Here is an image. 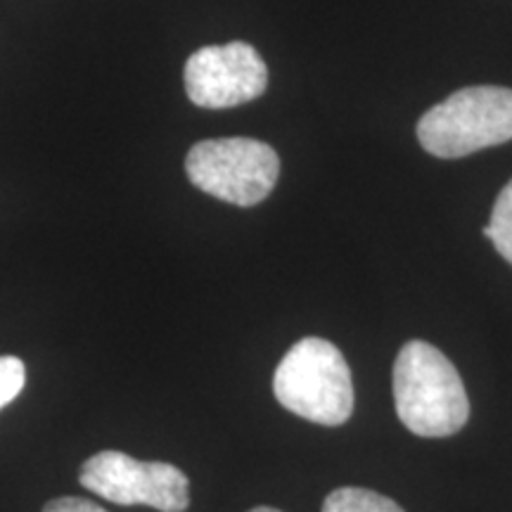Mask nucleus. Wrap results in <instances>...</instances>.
<instances>
[{"label":"nucleus","mask_w":512,"mask_h":512,"mask_svg":"<svg viewBox=\"0 0 512 512\" xmlns=\"http://www.w3.org/2000/svg\"><path fill=\"white\" fill-rule=\"evenodd\" d=\"M394 406L418 437H451L470 418V399L456 366L437 347L413 339L394 363Z\"/></svg>","instance_id":"f257e3e1"},{"label":"nucleus","mask_w":512,"mask_h":512,"mask_svg":"<svg viewBox=\"0 0 512 512\" xmlns=\"http://www.w3.org/2000/svg\"><path fill=\"white\" fill-rule=\"evenodd\" d=\"M273 394L287 411L316 425H344L354 413V382L342 351L328 339L304 337L283 356Z\"/></svg>","instance_id":"f03ea898"},{"label":"nucleus","mask_w":512,"mask_h":512,"mask_svg":"<svg viewBox=\"0 0 512 512\" xmlns=\"http://www.w3.org/2000/svg\"><path fill=\"white\" fill-rule=\"evenodd\" d=\"M422 147L434 157L458 159L512 140V91L475 86L451 93L418 121Z\"/></svg>","instance_id":"7ed1b4c3"},{"label":"nucleus","mask_w":512,"mask_h":512,"mask_svg":"<svg viewBox=\"0 0 512 512\" xmlns=\"http://www.w3.org/2000/svg\"><path fill=\"white\" fill-rule=\"evenodd\" d=\"M190 183L211 197L238 207H254L271 195L280 159L271 145L252 138L202 140L185 159Z\"/></svg>","instance_id":"20e7f679"},{"label":"nucleus","mask_w":512,"mask_h":512,"mask_svg":"<svg viewBox=\"0 0 512 512\" xmlns=\"http://www.w3.org/2000/svg\"><path fill=\"white\" fill-rule=\"evenodd\" d=\"M79 482L117 505H150L159 512H185L190 505V482L176 465L143 463L121 451H100L88 458Z\"/></svg>","instance_id":"39448f33"},{"label":"nucleus","mask_w":512,"mask_h":512,"mask_svg":"<svg viewBox=\"0 0 512 512\" xmlns=\"http://www.w3.org/2000/svg\"><path fill=\"white\" fill-rule=\"evenodd\" d=\"M268 86L261 55L245 41L207 46L185 62V91L197 107L228 110L256 100Z\"/></svg>","instance_id":"423d86ee"},{"label":"nucleus","mask_w":512,"mask_h":512,"mask_svg":"<svg viewBox=\"0 0 512 512\" xmlns=\"http://www.w3.org/2000/svg\"><path fill=\"white\" fill-rule=\"evenodd\" d=\"M323 512H403L399 503L392 498L375 494L368 489H356V486H344L335 489L325 498Z\"/></svg>","instance_id":"0eeeda50"},{"label":"nucleus","mask_w":512,"mask_h":512,"mask_svg":"<svg viewBox=\"0 0 512 512\" xmlns=\"http://www.w3.org/2000/svg\"><path fill=\"white\" fill-rule=\"evenodd\" d=\"M484 238L494 242L498 254L512 264V181L498 195L489 226L484 228Z\"/></svg>","instance_id":"6e6552de"},{"label":"nucleus","mask_w":512,"mask_h":512,"mask_svg":"<svg viewBox=\"0 0 512 512\" xmlns=\"http://www.w3.org/2000/svg\"><path fill=\"white\" fill-rule=\"evenodd\" d=\"M24 363L17 356H0V408L12 403L24 387Z\"/></svg>","instance_id":"1a4fd4ad"},{"label":"nucleus","mask_w":512,"mask_h":512,"mask_svg":"<svg viewBox=\"0 0 512 512\" xmlns=\"http://www.w3.org/2000/svg\"><path fill=\"white\" fill-rule=\"evenodd\" d=\"M43 512H107L102 510L100 505H95L88 498H79V496H64V498H55L50 501Z\"/></svg>","instance_id":"9d476101"},{"label":"nucleus","mask_w":512,"mask_h":512,"mask_svg":"<svg viewBox=\"0 0 512 512\" xmlns=\"http://www.w3.org/2000/svg\"><path fill=\"white\" fill-rule=\"evenodd\" d=\"M249 512H280V510H275V508H254V510H249Z\"/></svg>","instance_id":"9b49d317"}]
</instances>
